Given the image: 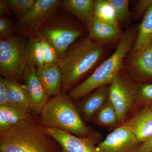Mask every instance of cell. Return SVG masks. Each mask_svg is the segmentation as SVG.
I'll list each match as a JSON object with an SVG mask.
<instances>
[{"instance_id": "ac0fdd59", "label": "cell", "mask_w": 152, "mask_h": 152, "mask_svg": "<svg viewBox=\"0 0 152 152\" xmlns=\"http://www.w3.org/2000/svg\"><path fill=\"white\" fill-rule=\"evenodd\" d=\"M32 114L29 109L10 104L0 106V134L6 132Z\"/></svg>"}, {"instance_id": "603a6c76", "label": "cell", "mask_w": 152, "mask_h": 152, "mask_svg": "<svg viewBox=\"0 0 152 152\" xmlns=\"http://www.w3.org/2000/svg\"><path fill=\"white\" fill-rule=\"evenodd\" d=\"M94 16L120 29L115 12L109 0L95 1Z\"/></svg>"}, {"instance_id": "5bb4252c", "label": "cell", "mask_w": 152, "mask_h": 152, "mask_svg": "<svg viewBox=\"0 0 152 152\" xmlns=\"http://www.w3.org/2000/svg\"><path fill=\"white\" fill-rule=\"evenodd\" d=\"M87 28L92 40L106 46L118 44L123 35L120 29L95 16Z\"/></svg>"}, {"instance_id": "9a60e30c", "label": "cell", "mask_w": 152, "mask_h": 152, "mask_svg": "<svg viewBox=\"0 0 152 152\" xmlns=\"http://www.w3.org/2000/svg\"><path fill=\"white\" fill-rule=\"evenodd\" d=\"M37 74L49 97L52 98L59 94L62 84V72L58 65H44L37 69Z\"/></svg>"}, {"instance_id": "2e32d148", "label": "cell", "mask_w": 152, "mask_h": 152, "mask_svg": "<svg viewBox=\"0 0 152 152\" xmlns=\"http://www.w3.org/2000/svg\"><path fill=\"white\" fill-rule=\"evenodd\" d=\"M126 123L141 144L152 138V110L150 107H143Z\"/></svg>"}, {"instance_id": "8fae6325", "label": "cell", "mask_w": 152, "mask_h": 152, "mask_svg": "<svg viewBox=\"0 0 152 152\" xmlns=\"http://www.w3.org/2000/svg\"><path fill=\"white\" fill-rule=\"evenodd\" d=\"M46 128V130L60 144L62 152H99L96 145L99 135L89 137H79L56 128Z\"/></svg>"}, {"instance_id": "484cf974", "label": "cell", "mask_w": 152, "mask_h": 152, "mask_svg": "<svg viewBox=\"0 0 152 152\" xmlns=\"http://www.w3.org/2000/svg\"><path fill=\"white\" fill-rule=\"evenodd\" d=\"M36 0H7L8 5L11 12L19 19L26 15L32 8Z\"/></svg>"}, {"instance_id": "1f68e13d", "label": "cell", "mask_w": 152, "mask_h": 152, "mask_svg": "<svg viewBox=\"0 0 152 152\" xmlns=\"http://www.w3.org/2000/svg\"><path fill=\"white\" fill-rule=\"evenodd\" d=\"M11 11L9 9L7 1L1 0L0 1V16L4 17L5 14L11 15Z\"/></svg>"}, {"instance_id": "5b68a950", "label": "cell", "mask_w": 152, "mask_h": 152, "mask_svg": "<svg viewBox=\"0 0 152 152\" xmlns=\"http://www.w3.org/2000/svg\"><path fill=\"white\" fill-rule=\"evenodd\" d=\"M84 33V29L75 22L66 19L53 18L52 17L41 29L38 37L50 43L61 59L70 46Z\"/></svg>"}, {"instance_id": "4dcf8cb0", "label": "cell", "mask_w": 152, "mask_h": 152, "mask_svg": "<svg viewBox=\"0 0 152 152\" xmlns=\"http://www.w3.org/2000/svg\"><path fill=\"white\" fill-rule=\"evenodd\" d=\"M137 152H152V138L142 144Z\"/></svg>"}, {"instance_id": "7402d4cb", "label": "cell", "mask_w": 152, "mask_h": 152, "mask_svg": "<svg viewBox=\"0 0 152 152\" xmlns=\"http://www.w3.org/2000/svg\"><path fill=\"white\" fill-rule=\"evenodd\" d=\"M91 121L103 126L118 128L120 126L116 111L109 98L95 113Z\"/></svg>"}, {"instance_id": "8992f818", "label": "cell", "mask_w": 152, "mask_h": 152, "mask_svg": "<svg viewBox=\"0 0 152 152\" xmlns=\"http://www.w3.org/2000/svg\"><path fill=\"white\" fill-rule=\"evenodd\" d=\"M122 70L110 85L108 97L116 111L120 126L126 123L129 113L137 104L136 83Z\"/></svg>"}, {"instance_id": "ba28073f", "label": "cell", "mask_w": 152, "mask_h": 152, "mask_svg": "<svg viewBox=\"0 0 152 152\" xmlns=\"http://www.w3.org/2000/svg\"><path fill=\"white\" fill-rule=\"evenodd\" d=\"M61 1L59 0H36L31 11L19 19L15 28L18 32L30 38L38 36L41 29L60 7Z\"/></svg>"}, {"instance_id": "ffe728a7", "label": "cell", "mask_w": 152, "mask_h": 152, "mask_svg": "<svg viewBox=\"0 0 152 152\" xmlns=\"http://www.w3.org/2000/svg\"><path fill=\"white\" fill-rule=\"evenodd\" d=\"M23 58L26 66L38 69L44 66L42 48L38 36L30 38L26 42Z\"/></svg>"}, {"instance_id": "cb8c5ba5", "label": "cell", "mask_w": 152, "mask_h": 152, "mask_svg": "<svg viewBox=\"0 0 152 152\" xmlns=\"http://www.w3.org/2000/svg\"><path fill=\"white\" fill-rule=\"evenodd\" d=\"M38 37L42 48L44 65H58L61 59L56 49L45 38Z\"/></svg>"}, {"instance_id": "6da1fadb", "label": "cell", "mask_w": 152, "mask_h": 152, "mask_svg": "<svg viewBox=\"0 0 152 152\" xmlns=\"http://www.w3.org/2000/svg\"><path fill=\"white\" fill-rule=\"evenodd\" d=\"M0 152H62V148L46 130L39 116L32 114L0 134Z\"/></svg>"}, {"instance_id": "277c9868", "label": "cell", "mask_w": 152, "mask_h": 152, "mask_svg": "<svg viewBox=\"0 0 152 152\" xmlns=\"http://www.w3.org/2000/svg\"><path fill=\"white\" fill-rule=\"evenodd\" d=\"M45 127L56 128L79 137L99 135L84 123L74 100L68 94L51 98L39 116Z\"/></svg>"}, {"instance_id": "7a4b0ae2", "label": "cell", "mask_w": 152, "mask_h": 152, "mask_svg": "<svg viewBox=\"0 0 152 152\" xmlns=\"http://www.w3.org/2000/svg\"><path fill=\"white\" fill-rule=\"evenodd\" d=\"M106 48L89 37L81 39L70 46L58 64L62 72L60 94H66L73 88L99 61L105 53Z\"/></svg>"}, {"instance_id": "4316f807", "label": "cell", "mask_w": 152, "mask_h": 152, "mask_svg": "<svg viewBox=\"0 0 152 152\" xmlns=\"http://www.w3.org/2000/svg\"><path fill=\"white\" fill-rule=\"evenodd\" d=\"M109 1L114 7L119 24L127 23L131 18L129 1L109 0Z\"/></svg>"}, {"instance_id": "e0dca14e", "label": "cell", "mask_w": 152, "mask_h": 152, "mask_svg": "<svg viewBox=\"0 0 152 152\" xmlns=\"http://www.w3.org/2000/svg\"><path fill=\"white\" fill-rule=\"evenodd\" d=\"M94 4L93 0H65L62 1L60 7L73 15L87 27L94 17Z\"/></svg>"}, {"instance_id": "d4e9b609", "label": "cell", "mask_w": 152, "mask_h": 152, "mask_svg": "<svg viewBox=\"0 0 152 152\" xmlns=\"http://www.w3.org/2000/svg\"><path fill=\"white\" fill-rule=\"evenodd\" d=\"M137 104L143 107H152V84L136 83Z\"/></svg>"}, {"instance_id": "f546056e", "label": "cell", "mask_w": 152, "mask_h": 152, "mask_svg": "<svg viewBox=\"0 0 152 152\" xmlns=\"http://www.w3.org/2000/svg\"><path fill=\"white\" fill-rule=\"evenodd\" d=\"M9 104L8 99L7 91L4 79L2 76L0 77V106Z\"/></svg>"}, {"instance_id": "7c38bea8", "label": "cell", "mask_w": 152, "mask_h": 152, "mask_svg": "<svg viewBox=\"0 0 152 152\" xmlns=\"http://www.w3.org/2000/svg\"><path fill=\"white\" fill-rule=\"evenodd\" d=\"M23 82L28 95L30 110L33 115H39L51 98L45 91L38 79L36 68L26 66L24 72Z\"/></svg>"}, {"instance_id": "d6986e66", "label": "cell", "mask_w": 152, "mask_h": 152, "mask_svg": "<svg viewBox=\"0 0 152 152\" xmlns=\"http://www.w3.org/2000/svg\"><path fill=\"white\" fill-rule=\"evenodd\" d=\"M4 77L9 104L30 109L28 95L25 85L14 78Z\"/></svg>"}, {"instance_id": "f1b7e54d", "label": "cell", "mask_w": 152, "mask_h": 152, "mask_svg": "<svg viewBox=\"0 0 152 152\" xmlns=\"http://www.w3.org/2000/svg\"><path fill=\"white\" fill-rule=\"evenodd\" d=\"M152 3V0L137 1L134 7L135 19L138 20L141 18H143Z\"/></svg>"}, {"instance_id": "4fadbf2b", "label": "cell", "mask_w": 152, "mask_h": 152, "mask_svg": "<svg viewBox=\"0 0 152 152\" xmlns=\"http://www.w3.org/2000/svg\"><path fill=\"white\" fill-rule=\"evenodd\" d=\"M109 86L105 85L99 87L75 104L78 111L86 124L91 121L95 113L107 99Z\"/></svg>"}, {"instance_id": "9c48e42d", "label": "cell", "mask_w": 152, "mask_h": 152, "mask_svg": "<svg viewBox=\"0 0 152 152\" xmlns=\"http://www.w3.org/2000/svg\"><path fill=\"white\" fill-rule=\"evenodd\" d=\"M130 53L123 69L138 83L152 82V43Z\"/></svg>"}, {"instance_id": "30bf717a", "label": "cell", "mask_w": 152, "mask_h": 152, "mask_svg": "<svg viewBox=\"0 0 152 152\" xmlns=\"http://www.w3.org/2000/svg\"><path fill=\"white\" fill-rule=\"evenodd\" d=\"M141 145L125 123L110 133L96 148L99 152H137Z\"/></svg>"}, {"instance_id": "44dd1931", "label": "cell", "mask_w": 152, "mask_h": 152, "mask_svg": "<svg viewBox=\"0 0 152 152\" xmlns=\"http://www.w3.org/2000/svg\"><path fill=\"white\" fill-rule=\"evenodd\" d=\"M152 43V3L145 14L138 28V32L134 45L131 52Z\"/></svg>"}, {"instance_id": "3957f363", "label": "cell", "mask_w": 152, "mask_h": 152, "mask_svg": "<svg viewBox=\"0 0 152 152\" xmlns=\"http://www.w3.org/2000/svg\"><path fill=\"white\" fill-rule=\"evenodd\" d=\"M138 28L132 27L123 34L115 50L100 65L81 83L74 87L68 94L73 100L81 99L94 90L105 85H110L122 70L125 57L132 49Z\"/></svg>"}, {"instance_id": "83f0119b", "label": "cell", "mask_w": 152, "mask_h": 152, "mask_svg": "<svg viewBox=\"0 0 152 152\" xmlns=\"http://www.w3.org/2000/svg\"><path fill=\"white\" fill-rule=\"evenodd\" d=\"M13 28L12 22L5 17L0 18V39L6 40L13 37Z\"/></svg>"}, {"instance_id": "d6a6232c", "label": "cell", "mask_w": 152, "mask_h": 152, "mask_svg": "<svg viewBox=\"0 0 152 152\" xmlns=\"http://www.w3.org/2000/svg\"><path fill=\"white\" fill-rule=\"evenodd\" d=\"M151 107V110H152V107Z\"/></svg>"}, {"instance_id": "52a82bcc", "label": "cell", "mask_w": 152, "mask_h": 152, "mask_svg": "<svg viewBox=\"0 0 152 152\" xmlns=\"http://www.w3.org/2000/svg\"><path fill=\"white\" fill-rule=\"evenodd\" d=\"M26 43L21 38L13 36L0 40V73L3 77L16 79L23 82V74L26 65L23 58Z\"/></svg>"}]
</instances>
